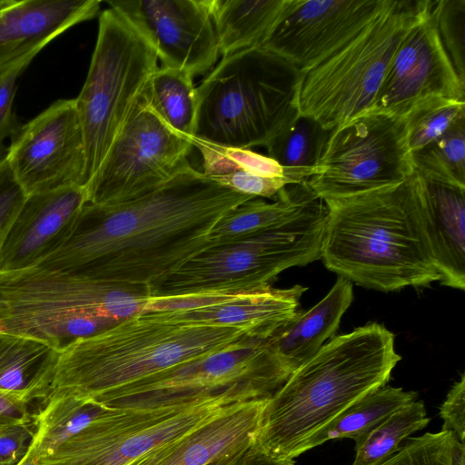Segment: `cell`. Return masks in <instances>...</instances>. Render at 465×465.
Returning a JSON list of instances; mask_svg holds the SVG:
<instances>
[{
	"instance_id": "6da1fadb",
	"label": "cell",
	"mask_w": 465,
	"mask_h": 465,
	"mask_svg": "<svg viewBox=\"0 0 465 465\" xmlns=\"http://www.w3.org/2000/svg\"><path fill=\"white\" fill-rule=\"evenodd\" d=\"M252 199L189 163L139 198L114 204L86 203L64 244L35 267L143 287L152 295L210 246L208 237L221 218Z\"/></svg>"
},
{
	"instance_id": "7a4b0ae2",
	"label": "cell",
	"mask_w": 465,
	"mask_h": 465,
	"mask_svg": "<svg viewBox=\"0 0 465 465\" xmlns=\"http://www.w3.org/2000/svg\"><path fill=\"white\" fill-rule=\"evenodd\" d=\"M422 178L323 201L328 209L322 256L351 282L381 292L440 282L421 216Z\"/></svg>"
},
{
	"instance_id": "3957f363",
	"label": "cell",
	"mask_w": 465,
	"mask_h": 465,
	"mask_svg": "<svg viewBox=\"0 0 465 465\" xmlns=\"http://www.w3.org/2000/svg\"><path fill=\"white\" fill-rule=\"evenodd\" d=\"M401 359L393 333L377 322L332 337L268 398L254 446L293 460L312 435L386 385Z\"/></svg>"
},
{
	"instance_id": "277c9868",
	"label": "cell",
	"mask_w": 465,
	"mask_h": 465,
	"mask_svg": "<svg viewBox=\"0 0 465 465\" xmlns=\"http://www.w3.org/2000/svg\"><path fill=\"white\" fill-rule=\"evenodd\" d=\"M247 336L258 337L239 326L174 322L156 312L137 314L64 351L46 399L74 396L94 401Z\"/></svg>"
},
{
	"instance_id": "5b68a950",
	"label": "cell",
	"mask_w": 465,
	"mask_h": 465,
	"mask_svg": "<svg viewBox=\"0 0 465 465\" xmlns=\"http://www.w3.org/2000/svg\"><path fill=\"white\" fill-rule=\"evenodd\" d=\"M150 296L147 288L38 267L0 273V331L62 353L81 339L146 313Z\"/></svg>"
},
{
	"instance_id": "8992f818",
	"label": "cell",
	"mask_w": 465,
	"mask_h": 465,
	"mask_svg": "<svg viewBox=\"0 0 465 465\" xmlns=\"http://www.w3.org/2000/svg\"><path fill=\"white\" fill-rule=\"evenodd\" d=\"M302 77L262 46L223 56L196 87L193 138L234 148L266 146L299 116Z\"/></svg>"
},
{
	"instance_id": "52a82bcc",
	"label": "cell",
	"mask_w": 465,
	"mask_h": 465,
	"mask_svg": "<svg viewBox=\"0 0 465 465\" xmlns=\"http://www.w3.org/2000/svg\"><path fill=\"white\" fill-rule=\"evenodd\" d=\"M432 0H388L382 10L337 52L302 72L299 114L329 131L368 113L391 62Z\"/></svg>"
},
{
	"instance_id": "ba28073f",
	"label": "cell",
	"mask_w": 465,
	"mask_h": 465,
	"mask_svg": "<svg viewBox=\"0 0 465 465\" xmlns=\"http://www.w3.org/2000/svg\"><path fill=\"white\" fill-rule=\"evenodd\" d=\"M328 209L318 196L275 227L209 246L190 259L151 296L239 292L271 287L284 270L321 259Z\"/></svg>"
},
{
	"instance_id": "9c48e42d",
	"label": "cell",
	"mask_w": 465,
	"mask_h": 465,
	"mask_svg": "<svg viewBox=\"0 0 465 465\" xmlns=\"http://www.w3.org/2000/svg\"><path fill=\"white\" fill-rule=\"evenodd\" d=\"M154 49L118 11L99 15L98 35L84 84L74 98L85 143V184L143 98L158 69Z\"/></svg>"
},
{
	"instance_id": "30bf717a",
	"label": "cell",
	"mask_w": 465,
	"mask_h": 465,
	"mask_svg": "<svg viewBox=\"0 0 465 465\" xmlns=\"http://www.w3.org/2000/svg\"><path fill=\"white\" fill-rule=\"evenodd\" d=\"M291 373L267 338L247 336L230 347L106 392L105 406H149L231 395L242 401L271 397Z\"/></svg>"
},
{
	"instance_id": "8fae6325",
	"label": "cell",
	"mask_w": 465,
	"mask_h": 465,
	"mask_svg": "<svg viewBox=\"0 0 465 465\" xmlns=\"http://www.w3.org/2000/svg\"><path fill=\"white\" fill-rule=\"evenodd\" d=\"M231 395L149 406H107L80 432L43 459L44 465H129L206 423L231 404Z\"/></svg>"
},
{
	"instance_id": "7c38bea8",
	"label": "cell",
	"mask_w": 465,
	"mask_h": 465,
	"mask_svg": "<svg viewBox=\"0 0 465 465\" xmlns=\"http://www.w3.org/2000/svg\"><path fill=\"white\" fill-rule=\"evenodd\" d=\"M414 171L404 116L368 112L331 132L307 183L327 201L395 185Z\"/></svg>"
},
{
	"instance_id": "4fadbf2b",
	"label": "cell",
	"mask_w": 465,
	"mask_h": 465,
	"mask_svg": "<svg viewBox=\"0 0 465 465\" xmlns=\"http://www.w3.org/2000/svg\"><path fill=\"white\" fill-rule=\"evenodd\" d=\"M193 147L143 95L86 184L87 203L114 204L152 193L189 163Z\"/></svg>"
},
{
	"instance_id": "5bb4252c",
	"label": "cell",
	"mask_w": 465,
	"mask_h": 465,
	"mask_svg": "<svg viewBox=\"0 0 465 465\" xmlns=\"http://www.w3.org/2000/svg\"><path fill=\"white\" fill-rule=\"evenodd\" d=\"M26 195L85 184L84 136L74 99H59L20 125L5 153Z\"/></svg>"
},
{
	"instance_id": "9a60e30c",
	"label": "cell",
	"mask_w": 465,
	"mask_h": 465,
	"mask_svg": "<svg viewBox=\"0 0 465 465\" xmlns=\"http://www.w3.org/2000/svg\"><path fill=\"white\" fill-rule=\"evenodd\" d=\"M149 42L163 67L195 76L220 55L208 0L106 1Z\"/></svg>"
},
{
	"instance_id": "2e32d148",
	"label": "cell",
	"mask_w": 465,
	"mask_h": 465,
	"mask_svg": "<svg viewBox=\"0 0 465 465\" xmlns=\"http://www.w3.org/2000/svg\"><path fill=\"white\" fill-rule=\"evenodd\" d=\"M387 1L292 0L262 47L307 71L353 38Z\"/></svg>"
},
{
	"instance_id": "e0dca14e",
	"label": "cell",
	"mask_w": 465,
	"mask_h": 465,
	"mask_svg": "<svg viewBox=\"0 0 465 465\" xmlns=\"http://www.w3.org/2000/svg\"><path fill=\"white\" fill-rule=\"evenodd\" d=\"M430 97L465 102V84L441 45L431 8L399 46L369 112L404 116Z\"/></svg>"
},
{
	"instance_id": "ac0fdd59",
	"label": "cell",
	"mask_w": 465,
	"mask_h": 465,
	"mask_svg": "<svg viewBox=\"0 0 465 465\" xmlns=\"http://www.w3.org/2000/svg\"><path fill=\"white\" fill-rule=\"evenodd\" d=\"M307 288L271 287L239 292H213L177 297L150 296L146 313L186 322H203L245 328L268 338L299 312L300 299Z\"/></svg>"
},
{
	"instance_id": "d6986e66",
	"label": "cell",
	"mask_w": 465,
	"mask_h": 465,
	"mask_svg": "<svg viewBox=\"0 0 465 465\" xmlns=\"http://www.w3.org/2000/svg\"><path fill=\"white\" fill-rule=\"evenodd\" d=\"M86 203L84 186L26 195L0 241V273L34 268L56 252Z\"/></svg>"
},
{
	"instance_id": "ffe728a7",
	"label": "cell",
	"mask_w": 465,
	"mask_h": 465,
	"mask_svg": "<svg viewBox=\"0 0 465 465\" xmlns=\"http://www.w3.org/2000/svg\"><path fill=\"white\" fill-rule=\"evenodd\" d=\"M100 8L99 0H11L0 8V75Z\"/></svg>"
},
{
	"instance_id": "44dd1931",
	"label": "cell",
	"mask_w": 465,
	"mask_h": 465,
	"mask_svg": "<svg viewBox=\"0 0 465 465\" xmlns=\"http://www.w3.org/2000/svg\"><path fill=\"white\" fill-rule=\"evenodd\" d=\"M421 216L440 282L464 291L465 188L422 179Z\"/></svg>"
},
{
	"instance_id": "7402d4cb",
	"label": "cell",
	"mask_w": 465,
	"mask_h": 465,
	"mask_svg": "<svg viewBox=\"0 0 465 465\" xmlns=\"http://www.w3.org/2000/svg\"><path fill=\"white\" fill-rule=\"evenodd\" d=\"M268 398L236 402L175 440L160 465H205L253 444Z\"/></svg>"
},
{
	"instance_id": "603a6c76",
	"label": "cell",
	"mask_w": 465,
	"mask_h": 465,
	"mask_svg": "<svg viewBox=\"0 0 465 465\" xmlns=\"http://www.w3.org/2000/svg\"><path fill=\"white\" fill-rule=\"evenodd\" d=\"M352 300L351 282L339 277L317 304L308 311H299L267 338L273 354L291 374L333 337Z\"/></svg>"
},
{
	"instance_id": "cb8c5ba5",
	"label": "cell",
	"mask_w": 465,
	"mask_h": 465,
	"mask_svg": "<svg viewBox=\"0 0 465 465\" xmlns=\"http://www.w3.org/2000/svg\"><path fill=\"white\" fill-rule=\"evenodd\" d=\"M60 355L41 341L0 331V391L40 406L49 394Z\"/></svg>"
},
{
	"instance_id": "d4e9b609",
	"label": "cell",
	"mask_w": 465,
	"mask_h": 465,
	"mask_svg": "<svg viewBox=\"0 0 465 465\" xmlns=\"http://www.w3.org/2000/svg\"><path fill=\"white\" fill-rule=\"evenodd\" d=\"M292 0H208L219 53L262 46Z\"/></svg>"
},
{
	"instance_id": "484cf974",
	"label": "cell",
	"mask_w": 465,
	"mask_h": 465,
	"mask_svg": "<svg viewBox=\"0 0 465 465\" xmlns=\"http://www.w3.org/2000/svg\"><path fill=\"white\" fill-rule=\"evenodd\" d=\"M317 196L307 180L284 187L272 203L249 200L228 212L213 228L210 246L235 242L268 231Z\"/></svg>"
},
{
	"instance_id": "4316f807",
	"label": "cell",
	"mask_w": 465,
	"mask_h": 465,
	"mask_svg": "<svg viewBox=\"0 0 465 465\" xmlns=\"http://www.w3.org/2000/svg\"><path fill=\"white\" fill-rule=\"evenodd\" d=\"M417 397L415 391L384 385L352 403L327 426L312 435L304 443L302 452L331 440L350 438L355 440L398 409L417 400Z\"/></svg>"
},
{
	"instance_id": "83f0119b",
	"label": "cell",
	"mask_w": 465,
	"mask_h": 465,
	"mask_svg": "<svg viewBox=\"0 0 465 465\" xmlns=\"http://www.w3.org/2000/svg\"><path fill=\"white\" fill-rule=\"evenodd\" d=\"M331 132L313 118L299 114L265 146L267 156L282 166L293 183L308 180L316 171Z\"/></svg>"
},
{
	"instance_id": "f1b7e54d",
	"label": "cell",
	"mask_w": 465,
	"mask_h": 465,
	"mask_svg": "<svg viewBox=\"0 0 465 465\" xmlns=\"http://www.w3.org/2000/svg\"><path fill=\"white\" fill-rule=\"evenodd\" d=\"M107 406L74 396L48 398L35 413L36 430L31 447L43 459L80 432Z\"/></svg>"
},
{
	"instance_id": "f546056e",
	"label": "cell",
	"mask_w": 465,
	"mask_h": 465,
	"mask_svg": "<svg viewBox=\"0 0 465 465\" xmlns=\"http://www.w3.org/2000/svg\"><path fill=\"white\" fill-rule=\"evenodd\" d=\"M193 78L180 69L158 67L144 93V99L158 116L190 140L194 137L197 114L196 87Z\"/></svg>"
},
{
	"instance_id": "4dcf8cb0",
	"label": "cell",
	"mask_w": 465,
	"mask_h": 465,
	"mask_svg": "<svg viewBox=\"0 0 465 465\" xmlns=\"http://www.w3.org/2000/svg\"><path fill=\"white\" fill-rule=\"evenodd\" d=\"M430 422L424 402L415 400L392 412L369 432L355 440L351 465H378L394 454L400 443Z\"/></svg>"
},
{
	"instance_id": "1f68e13d",
	"label": "cell",
	"mask_w": 465,
	"mask_h": 465,
	"mask_svg": "<svg viewBox=\"0 0 465 465\" xmlns=\"http://www.w3.org/2000/svg\"><path fill=\"white\" fill-rule=\"evenodd\" d=\"M411 156L422 179L465 188V121Z\"/></svg>"
},
{
	"instance_id": "d6a6232c",
	"label": "cell",
	"mask_w": 465,
	"mask_h": 465,
	"mask_svg": "<svg viewBox=\"0 0 465 465\" xmlns=\"http://www.w3.org/2000/svg\"><path fill=\"white\" fill-rule=\"evenodd\" d=\"M409 150H420L442 138L465 121V102L430 97L417 103L404 115Z\"/></svg>"
},
{
	"instance_id": "836d02e7",
	"label": "cell",
	"mask_w": 465,
	"mask_h": 465,
	"mask_svg": "<svg viewBox=\"0 0 465 465\" xmlns=\"http://www.w3.org/2000/svg\"><path fill=\"white\" fill-rule=\"evenodd\" d=\"M191 141L202 154L203 173L208 177L232 170H246L268 177H286L293 183L287 172L267 155L250 149L218 145L198 138Z\"/></svg>"
},
{
	"instance_id": "e575fe53",
	"label": "cell",
	"mask_w": 465,
	"mask_h": 465,
	"mask_svg": "<svg viewBox=\"0 0 465 465\" xmlns=\"http://www.w3.org/2000/svg\"><path fill=\"white\" fill-rule=\"evenodd\" d=\"M431 15L441 45L465 84V0L433 1Z\"/></svg>"
},
{
	"instance_id": "d590c367",
	"label": "cell",
	"mask_w": 465,
	"mask_h": 465,
	"mask_svg": "<svg viewBox=\"0 0 465 465\" xmlns=\"http://www.w3.org/2000/svg\"><path fill=\"white\" fill-rule=\"evenodd\" d=\"M454 434L440 430L409 438L399 450L378 465H451Z\"/></svg>"
},
{
	"instance_id": "8d00e7d4",
	"label": "cell",
	"mask_w": 465,
	"mask_h": 465,
	"mask_svg": "<svg viewBox=\"0 0 465 465\" xmlns=\"http://www.w3.org/2000/svg\"><path fill=\"white\" fill-rule=\"evenodd\" d=\"M209 178L240 193L273 200L284 187L293 183L286 177H268L246 170H232Z\"/></svg>"
},
{
	"instance_id": "74e56055",
	"label": "cell",
	"mask_w": 465,
	"mask_h": 465,
	"mask_svg": "<svg viewBox=\"0 0 465 465\" xmlns=\"http://www.w3.org/2000/svg\"><path fill=\"white\" fill-rule=\"evenodd\" d=\"M34 58H27L0 75V155L3 156L5 140L12 137L20 126L13 109L18 76Z\"/></svg>"
},
{
	"instance_id": "f35d334b",
	"label": "cell",
	"mask_w": 465,
	"mask_h": 465,
	"mask_svg": "<svg viewBox=\"0 0 465 465\" xmlns=\"http://www.w3.org/2000/svg\"><path fill=\"white\" fill-rule=\"evenodd\" d=\"M35 416L0 430V465H16L26 454L35 434Z\"/></svg>"
},
{
	"instance_id": "ab89813d",
	"label": "cell",
	"mask_w": 465,
	"mask_h": 465,
	"mask_svg": "<svg viewBox=\"0 0 465 465\" xmlns=\"http://www.w3.org/2000/svg\"><path fill=\"white\" fill-rule=\"evenodd\" d=\"M25 197L4 154L0 157V241Z\"/></svg>"
},
{
	"instance_id": "60d3db41",
	"label": "cell",
	"mask_w": 465,
	"mask_h": 465,
	"mask_svg": "<svg viewBox=\"0 0 465 465\" xmlns=\"http://www.w3.org/2000/svg\"><path fill=\"white\" fill-rule=\"evenodd\" d=\"M440 416L443 420L441 430L452 432L457 439L464 441L465 436V375L453 384L446 400L440 407Z\"/></svg>"
},
{
	"instance_id": "b9f144b4",
	"label": "cell",
	"mask_w": 465,
	"mask_h": 465,
	"mask_svg": "<svg viewBox=\"0 0 465 465\" xmlns=\"http://www.w3.org/2000/svg\"><path fill=\"white\" fill-rule=\"evenodd\" d=\"M35 404L6 392L0 391V430L8 425L28 421L35 418Z\"/></svg>"
},
{
	"instance_id": "7bdbcfd3",
	"label": "cell",
	"mask_w": 465,
	"mask_h": 465,
	"mask_svg": "<svg viewBox=\"0 0 465 465\" xmlns=\"http://www.w3.org/2000/svg\"><path fill=\"white\" fill-rule=\"evenodd\" d=\"M253 450V444L241 447L205 465H245Z\"/></svg>"
},
{
	"instance_id": "ee69618b",
	"label": "cell",
	"mask_w": 465,
	"mask_h": 465,
	"mask_svg": "<svg viewBox=\"0 0 465 465\" xmlns=\"http://www.w3.org/2000/svg\"><path fill=\"white\" fill-rule=\"evenodd\" d=\"M245 465H295L294 460L277 459L258 450L253 444L252 453Z\"/></svg>"
},
{
	"instance_id": "f6af8a7d",
	"label": "cell",
	"mask_w": 465,
	"mask_h": 465,
	"mask_svg": "<svg viewBox=\"0 0 465 465\" xmlns=\"http://www.w3.org/2000/svg\"><path fill=\"white\" fill-rule=\"evenodd\" d=\"M174 441L155 449L143 457L134 460L129 465H160L170 451L171 445Z\"/></svg>"
},
{
	"instance_id": "bcb514c9",
	"label": "cell",
	"mask_w": 465,
	"mask_h": 465,
	"mask_svg": "<svg viewBox=\"0 0 465 465\" xmlns=\"http://www.w3.org/2000/svg\"><path fill=\"white\" fill-rule=\"evenodd\" d=\"M451 465H465V442L454 435L451 444Z\"/></svg>"
},
{
	"instance_id": "7dc6e473",
	"label": "cell",
	"mask_w": 465,
	"mask_h": 465,
	"mask_svg": "<svg viewBox=\"0 0 465 465\" xmlns=\"http://www.w3.org/2000/svg\"><path fill=\"white\" fill-rule=\"evenodd\" d=\"M16 465H44L42 458L38 455L35 449L29 447L26 454Z\"/></svg>"
},
{
	"instance_id": "c3c4849f",
	"label": "cell",
	"mask_w": 465,
	"mask_h": 465,
	"mask_svg": "<svg viewBox=\"0 0 465 465\" xmlns=\"http://www.w3.org/2000/svg\"><path fill=\"white\" fill-rule=\"evenodd\" d=\"M9 3V0H0V8L6 5Z\"/></svg>"
}]
</instances>
